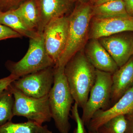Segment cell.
<instances>
[{"label": "cell", "instance_id": "d6986e66", "mask_svg": "<svg viewBox=\"0 0 133 133\" xmlns=\"http://www.w3.org/2000/svg\"><path fill=\"white\" fill-rule=\"evenodd\" d=\"M14 96L8 87L0 92V127L12 121L14 116Z\"/></svg>", "mask_w": 133, "mask_h": 133}, {"label": "cell", "instance_id": "4dcf8cb0", "mask_svg": "<svg viewBox=\"0 0 133 133\" xmlns=\"http://www.w3.org/2000/svg\"><path fill=\"white\" fill-rule=\"evenodd\" d=\"M1 12V9H0V12Z\"/></svg>", "mask_w": 133, "mask_h": 133}, {"label": "cell", "instance_id": "5bb4252c", "mask_svg": "<svg viewBox=\"0 0 133 133\" xmlns=\"http://www.w3.org/2000/svg\"><path fill=\"white\" fill-rule=\"evenodd\" d=\"M112 80L111 106L133 85V56L112 74Z\"/></svg>", "mask_w": 133, "mask_h": 133}, {"label": "cell", "instance_id": "9a60e30c", "mask_svg": "<svg viewBox=\"0 0 133 133\" xmlns=\"http://www.w3.org/2000/svg\"><path fill=\"white\" fill-rule=\"evenodd\" d=\"M0 23L9 27L22 36L30 39L36 38L41 35L29 28L14 10L0 12Z\"/></svg>", "mask_w": 133, "mask_h": 133}, {"label": "cell", "instance_id": "d4e9b609", "mask_svg": "<svg viewBox=\"0 0 133 133\" xmlns=\"http://www.w3.org/2000/svg\"><path fill=\"white\" fill-rule=\"evenodd\" d=\"M127 13L129 16H133V0H123Z\"/></svg>", "mask_w": 133, "mask_h": 133}, {"label": "cell", "instance_id": "e0dca14e", "mask_svg": "<svg viewBox=\"0 0 133 133\" xmlns=\"http://www.w3.org/2000/svg\"><path fill=\"white\" fill-rule=\"evenodd\" d=\"M92 17L108 18L129 17L123 0H116L92 7Z\"/></svg>", "mask_w": 133, "mask_h": 133}, {"label": "cell", "instance_id": "ffe728a7", "mask_svg": "<svg viewBox=\"0 0 133 133\" xmlns=\"http://www.w3.org/2000/svg\"><path fill=\"white\" fill-rule=\"evenodd\" d=\"M42 126L31 121L20 123L10 121L0 127V133H40Z\"/></svg>", "mask_w": 133, "mask_h": 133}, {"label": "cell", "instance_id": "44dd1931", "mask_svg": "<svg viewBox=\"0 0 133 133\" xmlns=\"http://www.w3.org/2000/svg\"><path fill=\"white\" fill-rule=\"evenodd\" d=\"M78 108L77 104L74 102V105L71 108V117L76 122L77 126L73 133H85V125L79 114Z\"/></svg>", "mask_w": 133, "mask_h": 133}, {"label": "cell", "instance_id": "5b68a950", "mask_svg": "<svg viewBox=\"0 0 133 133\" xmlns=\"http://www.w3.org/2000/svg\"><path fill=\"white\" fill-rule=\"evenodd\" d=\"M9 89L14 96V116L25 117L40 125L49 122L52 119L49 101V94L36 98L24 95L10 84Z\"/></svg>", "mask_w": 133, "mask_h": 133}, {"label": "cell", "instance_id": "603a6c76", "mask_svg": "<svg viewBox=\"0 0 133 133\" xmlns=\"http://www.w3.org/2000/svg\"><path fill=\"white\" fill-rule=\"evenodd\" d=\"M25 0H0V9L3 12L17 8Z\"/></svg>", "mask_w": 133, "mask_h": 133}, {"label": "cell", "instance_id": "4fadbf2b", "mask_svg": "<svg viewBox=\"0 0 133 133\" xmlns=\"http://www.w3.org/2000/svg\"><path fill=\"white\" fill-rule=\"evenodd\" d=\"M84 51L89 62L97 70L112 74L118 69L114 60L98 39H89Z\"/></svg>", "mask_w": 133, "mask_h": 133}, {"label": "cell", "instance_id": "83f0119b", "mask_svg": "<svg viewBox=\"0 0 133 133\" xmlns=\"http://www.w3.org/2000/svg\"><path fill=\"white\" fill-rule=\"evenodd\" d=\"M40 133H52L48 128V126H42Z\"/></svg>", "mask_w": 133, "mask_h": 133}, {"label": "cell", "instance_id": "f1b7e54d", "mask_svg": "<svg viewBox=\"0 0 133 133\" xmlns=\"http://www.w3.org/2000/svg\"><path fill=\"white\" fill-rule=\"evenodd\" d=\"M72 1L74 3L78 2H86L88 0H72Z\"/></svg>", "mask_w": 133, "mask_h": 133}, {"label": "cell", "instance_id": "6da1fadb", "mask_svg": "<svg viewBox=\"0 0 133 133\" xmlns=\"http://www.w3.org/2000/svg\"><path fill=\"white\" fill-rule=\"evenodd\" d=\"M96 69L86 57L84 49L70 59L64 72L74 102L83 109L96 79Z\"/></svg>", "mask_w": 133, "mask_h": 133}, {"label": "cell", "instance_id": "7402d4cb", "mask_svg": "<svg viewBox=\"0 0 133 133\" xmlns=\"http://www.w3.org/2000/svg\"><path fill=\"white\" fill-rule=\"evenodd\" d=\"M22 37V36L19 33L9 27L0 23V41Z\"/></svg>", "mask_w": 133, "mask_h": 133}, {"label": "cell", "instance_id": "30bf717a", "mask_svg": "<svg viewBox=\"0 0 133 133\" xmlns=\"http://www.w3.org/2000/svg\"><path fill=\"white\" fill-rule=\"evenodd\" d=\"M125 31L133 32L132 17L101 19L92 17L90 24L89 39H99Z\"/></svg>", "mask_w": 133, "mask_h": 133}, {"label": "cell", "instance_id": "f546056e", "mask_svg": "<svg viewBox=\"0 0 133 133\" xmlns=\"http://www.w3.org/2000/svg\"><path fill=\"white\" fill-rule=\"evenodd\" d=\"M88 133H98L97 131H94V132H89Z\"/></svg>", "mask_w": 133, "mask_h": 133}, {"label": "cell", "instance_id": "3957f363", "mask_svg": "<svg viewBox=\"0 0 133 133\" xmlns=\"http://www.w3.org/2000/svg\"><path fill=\"white\" fill-rule=\"evenodd\" d=\"M64 66H54V82L49 94L51 117L59 133H69V122L74 100L64 72Z\"/></svg>", "mask_w": 133, "mask_h": 133}, {"label": "cell", "instance_id": "9c48e42d", "mask_svg": "<svg viewBox=\"0 0 133 133\" xmlns=\"http://www.w3.org/2000/svg\"><path fill=\"white\" fill-rule=\"evenodd\" d=\"M118 67L133 56V33L125 31L98 39Z\"/></svg>", "mask_w": 133, "mask_h": 133}, {"label": "cell", "instance_id": "52a82bcc", "mask_svg": "<svg viewBox=\"0 0 133 133\" xmlns=\"http://www.w3.org/2000/svg\"><path fill=\"white\" fill-rule=\"evenodd\" d=\"M69 30V19L68 16H65L50 21L43 31L45 49L55 66L65 50Z\"/></svg>", "mask_w": 133, "mask_h": 133}, {"label": "cell", "instance_id": "7a4b0ae2", "mask_svg": "<svg viewBox=\"0 0 133 133\" xmlns=\"http://www.w3.org/2000/svg\"><path fill=\"white\" fill-rule=\"evenodd\" d=\"M68 16L69 36L66 48L55 66H65L77 52L84 49L89 40V30L92 18V6L87 1L77 2Z\"/></svg>", "mask_w": 133, "mask_h": 133}, {"label": "cell", "instance_id": "484cf974", "mask_svg": "<svg viewBox=\"0 0 133 133\" xmlns=\"http://www.w3.org/2000/svg\"><path fill=\"white\" fill-rule=\"evenodd\" d=\"M115 1L116 0H88L87 2L92 6L94 7Z\"/></svg>", "mask_w": 133, "mask_h": 133}, {"label": "cell", "instance_id": "1f68e13d", "mask_svg": "<svg viewBox=\"0 0 133 133\" xmlns=\"http://www.w3.org/2000/svg\"></svg>", "mask_w": 133, "mask_h": 133}, {"label": "cell", "instance_id": "4316f807", "mask_svg": "<svg viewBox=\"0 0 133 133\" xmlns=\"http://www.w3.org/2000/svg\"><path fill=\"white\" fill-rule=\"evenodd\" d=\"M129 122V133H133V113L127 114Z\"/></svg>", "mask_w": 133, "mask_h": 133}, {"label": "cell", "instance_id": "7c38bea8", "mask_svg": "<svg viewBox=\"0 0 133 133\" xmlns=\"http://www.w3.org/2000/svg\"><path fill=\"white\" fill-rule=\"evenodd\" d=\"M39 10L40 22L37 31L43 33L45 26L53 19L65 16L74 3L72 0H35Z\"/></svg>", "mask_w": 133, "mask_h": 133}, {"label": "cell", "instance_id": "8fae6325", "mask_svg": "<svg viewBox=\"0 0 133 133\" xmlns=\"http://www.w3.org/2000/svg\"><path fill=\"white\" fill-rule=\"evenodd\" d=\"M133 113V85L118 100L106 110H100L94 114L87 127L89 132L98 128L113 117Z\"/></svg>", "mask_w": 133, "mask_h": 133}, {"label": "cell", "instance_id": "ac0fdd59", "mask_svg": "<svg viewBox=\"0 0 133 133\" xmlns=\"http://www.w3.org/2000/svg\"><path fill=\"white\" fill-rule=\"evenodd\" d=\"M129 122L127 115L113 117L99 127L98 133H129Z\"/></svg>", "mask_w": 133, "mask_h": 133}, {"label": "cell", "instance_id": "277c9868", "mask_svg": "<svg viewBox=\"0 0 133 133\" xmlns=\"http://www.w3.org/2000/svg\"><path fill=\"white\" fill-rule=\"evenodd\" d=\"M55 64L47 52L43 33L36 38L30 39L28 51L18 62L8 61L6 66L10 74L19 78Z\"/></svg>", "mask_w": 133, "mask_h": 133}, {"label": "cell", "instance_id": "cb8c5ba5", "mask_svg": "<svg viewBox=\"0 0 133 133\" xmlns=\"http://www.w3.org/2000/svg\"><path fill=\"white\" fill-rule=\"evenodd\" d=\"M17 79L16 77L11 74L8 77L0 79V92L7 89L13 81Z\"/></svg>", "mask_w": 133, "mask_h": 133}, {"label": "cell", "instance_id": "2e32d148", "mask_svg": "<svg viewBox=\"0 0 133 133\" xmlns=\"http://www.w3.org/2000/svg\"><path fill=\"white\" fill-rule=\"evenodd\" d=\"M14 10L29 28L37 31L40 15L35 0H25Z\"/></svg>", "mask_w": 133, "mask_h": 133}, {"label": "cell", "instance_id": "8992f818", "mask_svg": "<svg viewBox=\"0 0 133 133\" xmlns=\"http://www.w3.org/2000/svg\"><path fill=\"white\" fill-rule=\"evenodd\" d=\"M96 74L95 83L83 109L81 118L85 125H88L96 112L108 109L111 104L112 74L97 69Z\"/></svg>", "mask_w": 133, "mask_h": 133}, {"label": "cell", "instance_id": "ba28073f", "mask_svg": "<svg viewBox=\"0 0 133 133\" xmlns=\"http://www.w3.org/2000/svg\"><path fill=\"white\" fill-rule=\"evenodd\" d=\"M54 66L22 76L11 85L24 95L39 98L49 94L54 82Z\"/></svg>", "mask_w": 133, "mask_h": 133}]
</instances>
